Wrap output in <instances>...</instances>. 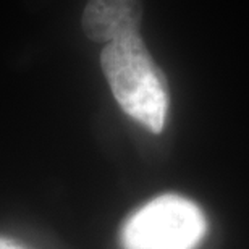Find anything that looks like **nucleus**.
<instances>
[{
	"instance_id": "3",
	"label": "nucleus",
	"mask_w": 249,
	"mask_h": 249,
	"mask_svg": "<svg viewBox=\"0 0 249 249\" xmlns=\"http://www.w3.org/2000/svg\"><path fill=\"white\" fill-rule=\"evenodd\" d=\"M141 0H89L83 13V29L94 42L110 44L139 33Z\"/></svg>"
},
{
	"instance_id": "1",
	"label": "nucleus",
	"mask_w": 249,
	"mask_h": 249,
	"mask_svg": "<svg viewBox=\"0 0 249 249\" xmlns=\"http://www.w3.org/2000/svg\"><path fill=\"white\" fill-rule=\"evenodd\" d=\"M101 63L122 110L152 133H160L168 112V86L139 33L107 44Z\"/></svg>"
},
{
	"instance_id": "4",
	"label": "nucleus",
	"mask_w": 249,
	"mask_h": 249,
	"mask_svg": "<svg viewBox=\"0 0 249 249\" xmlns=\"http://www.w3.org/2000/svg\"><path fill=\"white\" fill-rule=\"evenodd\" d=\"M0 249H26L21 245L15 243L12 240H7V238H0Z\"/></svg>"
},
{
	"instance_id": "2",
	"label": "nucleus",
	"mask_w": 249,
	"mask_h": 249,
	"mask_svg": "<svg viewBox=\"0 0 249 249\" xmlns=\"http://www.w3.org/2000/svg\"><path fill=\"white\" fill-rule=\"evenodd\" d=\"M207 231L201 207L177 194L152 199L124 222L123 249H196Z\"/></svg>"
}]
</instances>
